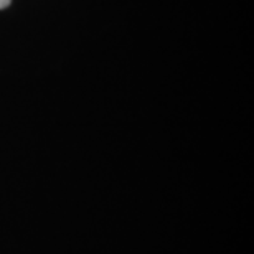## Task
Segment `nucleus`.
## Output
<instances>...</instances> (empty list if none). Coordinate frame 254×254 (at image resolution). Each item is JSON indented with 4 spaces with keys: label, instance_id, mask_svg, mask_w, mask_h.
Wrapping results in <instances>:
<instances>
[{
    "label": "nucleus",
    "instance_id": "nucleus-1",
    "mask_svg": "<svg viewBox=\"0 0 254 254\" xmlns=\"http://www.w3.org/2000/svg\"><path fill=\"white\" fill-rule=\"evenodd\" d=\"M10 3H12V0H0V10L10 7Z\"/></svg>",
    "mask_w": 254,
    "mask_h": 254
}]
</instances>
